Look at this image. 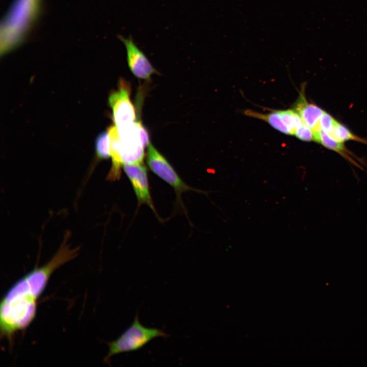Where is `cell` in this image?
<instances>
[{
  "label": "cell",
  "mask_w": 367,
  "mask_h": 367,
  "mask_svg": "<svg viewBox=\"0 0 367 367\" xmlns=\"http://www.w3.org/2000/svg\"><path fill=\"white\" fill-rule=\"evenodd\" d=\"M282 121L289 129L291 135L303 123L300 116L294 109L278 111Z\"/></svg>",
  "instance_id": "5bb4252c"
},
{
  "label": "cell",
  "mask_w": 367,
  "mask_h": 367,
  "mask_svg": "<svg viewBox=\"0 0 367 367\" xmlns=\"http://www.w3.org/2000/svg\"><path fill=\"white\" fill-rule=\"evenodd\" d=\"M108 132L110 142V155L112 165L108 176L110 180L119 179L121 173V168L123 164L120 154V138L115 125L110 127Z\"/></svg>",
  "instance_id": "8fae6325"
},
{
  "label": "cell",
  "mask_w": 367,
  "mask_h": 367,
  "mask_svg": "<svg viewBox=\"0 0 367 367\" xmlns=\"http://www.w3.org/2000/svg\"><path fill=\"white\" fill-rule=\"evenodd\" d=\"M130 88L124 82L119 89L111 94L109 101L117 128L121 127L136 121L135 108L130 99Z\"/></svg>",
  "instance_id": "5b68a950"
},
{
  "label": "cell",
  "mask_w": 367,
  "mask_h": 367,
  "mask_svg": "<svg viewBox=\"0 0 367 367\" xmlns=\"http://www.w3.org/2000/svg\"><path fill=\"white\" fill-rule=\"evenodd\" d=\"M293 109L300 116L303 123L311 128L314 133L320 130V120L324 111L317 105L309 103L304 93L300 94Z\"/></svg>",
  "instance_id": "ba28073f"
},
{
  "label": "cell",
  "mask_w": 367,
  "mask_h": 367,
  "mask_svg": "<svg viewBox=\"0 0 367 367\" xmlns=\"http://www.w3.org/2000/svg\"><path fill=\"white\" fill-rule=\"evenodd\" d=\"M144 147L140 137L120 139V154L122 164L134 165L142 163Z\"/></svg>",
  "instance_id": "9c48e42d"
},
{
  "label": "cell",
  "mask_w": 367,
  "mask_h": 367,
  "mask_svg": "<svg viewBox=\"0 0 367 367\" xmlns=\"http://www.w3.org/2000/svg\"><path fill=\"white\" fill-rule=\"evenodd\" d=\"M65 238L53 257L16 282L7 292L0 305L1 337L12 341L16 332L25 329L36 316L37 301L53 272L75 257L79 248L72 249Z\"/></svg>",
  "instance_id": "6da1fadb"
},
{
  "label": "cell",
  "mask_w": 367,
  "mask_h": 367,
  "mask_svg": "<svg viewBox=\"0 0 367 367\" xmlns=\"http://www.w3.org/2000/svg\"><path fill=\"white\" fill-rule=\"evenodd\" d=\"M118 38L125 47L128 66L136 77L148 79L156 72L155 69L144 53L135 43L131 36L125 38L122 35H118Z\"/></svg>",
  "instance_id": "8992f818"
},
{
  "label": "cell",
  "mask_w": 367,
  "mask_h": 367,
  "mask_svg": "<svg viewBox=\"0 0 367 367\" xmlns=\"http://www.w3.org/2000/svg\"><path fill=\"white\" fill-rule=\"evenodd\" d=\"M330 135L337 141L343 143L346 141L353 140L367 144L366 140L356 136L338 121Z\"/></svg>",
  "instance_id": "4fadbf2b"
},
{
  "label": "cell",
  "mask_w": 367,
  "mask_h": 367,
  "mask_svg": "<svg viewBox=\"0 0 367 367\" xmlns=\"http://www.w3.org/2000/svg\"><path fill=\"white\" fill-rule=\"evenodd\" d=\"M245 114L263 120L278 131L291 135L290 131L282 121L278 111H274L268 114H262L251 110H247L245 112Z\"/></svg>",
  "instance_id": "7c38bea8"
},
{
  "label": "cell",
  "mask_w": 367,
  "mask_h": 367,
  "mask_svg": "<svg viewBox=\"0 0 367 367\" xmlns=\"http://www.w3.org/2000/svg\"><path fill=\"white\" fill-rule=\"evenodd\" d=\"M146 159L151 171L174 189L177 200L181 201V195L183 192L192 190L199 191L187 185L165 158L150 142L147 145Z\"/></svg>",
  "instance_id": "277c9868"
},
{
  "label": "cell",
  "mask_w": 367,
  "mask_h": 367,
  "mask_svg": "<svg viewBox=\"0 0 367 367\" xmlns=\"http://www.w3.org/2000/svg\"><path fill=\"white\" fill-rule=\"evenodd\" d=\"M315 142H318L324 147L338 153L346 160L357 168L363 170L362 166L357 162L358 161L350 150L345 146L343 142L337 141L330 135L322 130L314 133Z\"/></svg>",
  "instance_id": "30bf717a"
},
{
  "label": "cell",
  "mask_w": 367,
  "mask_h": 367,
  "mask_svg": "<svg viewBox=\"0 0 367 367\" xmlns=\"http://www.w3.org/2000/svg\"><path fill=\"white\" fill-rule=\"evenodd\" d=\"M337 122L336 120L324 111L320 120V129L330 135Z\"/></svg>",
  "instance_id": "2e32d148"
},
{
  "label": "cell",
  "mask_w": 367,
  "mask_h": 367,
  "mask_svg": "<svg viewBox=\"0 0 367 367\" xmlns=\"http://www.w3.org/2000/svg\"><path fill=\"white\" fill-rule=\"evenodd\" d=\"M169 336L162 330L142 325L137 314L132 325L116 339L107 344L109 352L104 360L107 362L113 355L140 350L155 338Z\"/></svg>",
  "instance_id": "3957f363"
},
{
  "label": "cell",
  "mask_w": 367,
  "mask_h": 367,
  "mask_svg": "<svg viewBox=\"0 0 367 367\" xmlns=\"http://www.w3.org/2000/svg\"><path fill=\"white\" fill-rule=\"evenodd\" d=\"M96 155L100 159H107L110 155V142L108 130L101 132L95 141Z\"/></svg>",
  "instance_id": "9a60e30c"
},
{
  "label": "cell",
  "mask_w": 367,
  "mask_h": 367,
  "mask_svg": "<svg viewBox=\"0 0 367 367\" xmlns=\"http://www.w3.org/2000/svg\"><path fill=\"white\" fill-rule=\"evenodd\" d=\"M40 10L41 0L13 2L1 22V56L16 48L24 42L39 17Z\"/></svg>",
  "instance_id": "7a4b0ae2"
},
{
  "label": "cell",
  "mask_w": 367,
  "mask_h": 367,
  "mask_svg": "<svg viewBox=\"0 0 367 367\" xmlns=\"http://www.w3.org/2000/svg\"><path fill=\"white\" fill-rule=\"evenodd\" d=\"M295 136L304 141H315V135L312 129L303 123L296 130Z\"/></svg>",
  "instance_id": "e0dca14e"
},
{
  "label": "cell",
  "mask_w": 367,
  "mask_h": 367,
  "mask_svg": "<svg viewBox=\"0 0 367 367\" xmlns=\"http://www.w3.org/2000/svg\"><path fill=\"white\" fill-rule=\"evenodd\" d=\"M123 168L130 181L138 204L147 205L158 217L150 194L145 166L142 163L134 165L124 164Z\"/></svg>",
  "instance_id": "52a82bcc"
}]
</instances>
